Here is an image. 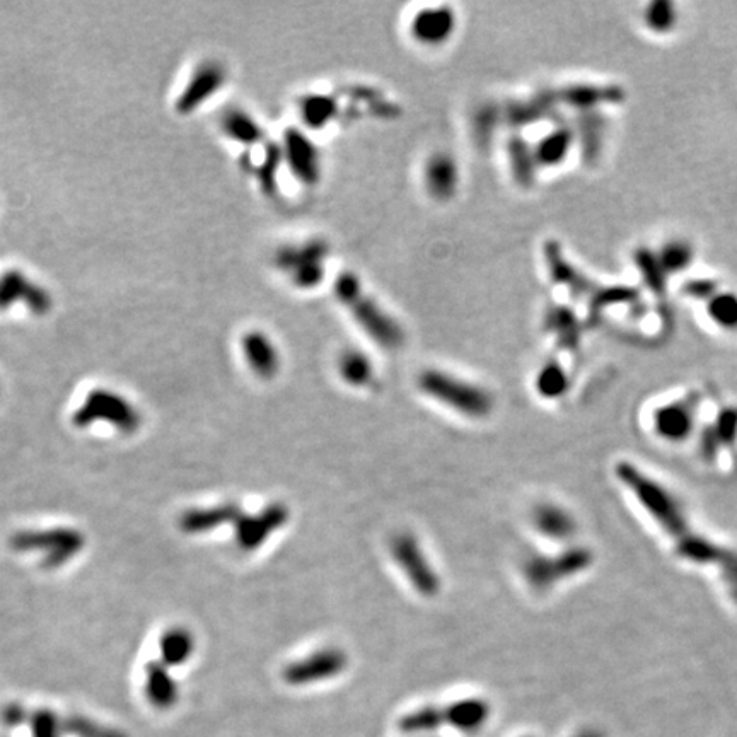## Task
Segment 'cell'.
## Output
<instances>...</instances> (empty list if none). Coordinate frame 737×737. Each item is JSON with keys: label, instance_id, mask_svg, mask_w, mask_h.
Here are the masks:
<instances>
[{"label": "cell", "instance_id": "cell-1", "mask_svg": "<svg viewBox=\"0 0 737 737\" xmlns=\"http://www.w3.org/2000/svg\"><path fill=\"white\" fill-rule=\"evenodd\" d=\"M333 296L345 308L360 331L371 338V342L384 350H398L405 345L407 333L383 304L366 291L359 275L354 272L338 273L333 280Z\"/></svg>", "mask_w": 737, "mask_h": 737}, {"label": "cell", "instance_id": "cell-2", "mask_svg": "<svg viewBox=\"0 0 737 737\" xmlns=\"http://www.w3.org/2000/svg\"><path fill=\"white\" fill-rule=\"evenodd\" d=\"M422 395L441 403L461 417L482 420L492 415L495 407L494 395L482 384L456 376L442 369H425L417 378Z\"/></svg>", "mask_w": 737, "mask_h": 737}, {"label": "cell", "instance_id": "cell-3", "mask_svg": "<svg viewBox=\"0 0 737 737\" xmlns=\"http://www.w3.org/2000/svg\"><path fill=\"white\" fill-rule=\"evenodd\" d=\"M594 555L586 546H567L557 553H538L523 563L524 581L533 591H550L557 584L574 579L591 569Z\"/></svg>", "mask_w": 737, "mask_h": 737}, {"label": "cell", "instance_id": "cell-4", "mask_svg": "<svg viewBox=\"0 0 737 737\" xmlns=\"http://www.w3.org/2000/svg\"><path fill=\"white\" fill-rule=\"evenodd\" d=\"M330 246L323 239H306L282 246L275 253V267L296 289L313 291L326 280Z\"/></svg>", "mask_w": 737, "mask_h": 737}, {"label": "cell", "instance_id": "cell-5", "mask_svg": "<svg viewBox=\"0 0 737 737\" xmlns=\"http://www.w3.org/2000/svg\"><path fill=\"white\" fill-rule=\"evenodd\" d=\"M389 555L413 591L422 598H436L441 592V575L412 531H400L391 538Z\"/></svg>", "mask_w": 737, "mask_h": 737}, {"label": "cell", "instance_id": "cell-6", "mask_svg": "<svg viewBox=\"0 0 737 737\" xmlns=\"http://www.w3.org/2000/svg\"><path fill=\"white\" fill-rule=\"evenodd\" d=\"M349 668V654L340 647L330 645L314 650L302 659L291 662L284 669L285 683L292 686H309L337 678Z\"/></svg>", "mask_w": 737, "mask_h": 737}, {"label": "cell", "instance_id": "cell-7", "mask_svg": "<svg viewBox=\"0 0 737 737\" xmlns=\"http://www.w3.org/2000/svg\"><path fill=\"white\" fill-rule=\"evenodd\" d=\"M280 149L285 166L299 183L304 186H316L320 183L323 176L320 147L316 146V142L304 130L287 128Z\"/></svg>", "mask_w": 737, "mask_h": 737}, {"label": "cell", "instance_id": "cell-8", "mask_svg": "<svg viewBox=\"0 0 737 737\" xmlns=\"http://www.w3.org/2000/svg\"><path fill=\"white\" fill-rule=\"evenodd\" d=\"M227 82V70L217 60H204L193 69L185 86L176 98L175 108L180 115H193L207 105L215 94L221 93Z\"/></svg>", "mask_w": 737, "mask_h": 737}, {"label": "cell", "instance_id": "cell-9", "mask_svg": "<svg viewBox=\"0 0 737 737\" xmlns=\"http://www.w3.org/2000/svg\"><path fill=\"white\" fill-rule=\"evenodd\" d=\"M456 30H458V14L449 4L420 7L408 23L410 38L425 48L444 47L453 40Z\"/></svg>", "mask_w": 737, "mask_h": 737}, {"label": "cell", "instance_id": "cell-10", "mask_svg": "<svg viewBox=\"0 0 737 737\" xmlns=\"http://www.w3.org/2000/svg\"><path fill=\"white\" fill-rule=\"evenodd\" d=\"M12 306H24L41 316L52 309L53 301L50 292L30 275L19 268H9L0 273V311H9Z\"/></svg>", "mask_w": 737, "mask_h": 737}, {"label": "cell", "instance_id": "cell-11", "mask_svg": "<svg viewBox=\"0 0 737 737\" xmlns=\"http://www.w3.org/2000/svg\"><path fill=\"white\" fill-rule=\"evenodd\" d=\"M424 188L436 202H449L459 192L461 168L458 159L447 151H437L425 159L422 171Z\"/></svg>", "mask_w": 737, "mask_h": 737}, {"label": "cell", "instance_id": "cell-12", "mask_svg": "<svg viewBox=\"0 0 737 737\" xmlns=\"http://www.w3.org/2000/svg\"><path fill=\"white\" fill-rule=\"evenodd\" d=\"M241 350L251 371L258 378L272 379L279 374L282 357L277 343L262 330L244 333L241 338Z\"/></svg>", "mask_w": 737, "mask_h": 737}, {"label": "cell", "instance_id": "cell-13", "mask_svg": "<svg viewBox=\"0 0 737 737\" xmlns=\"http://www.w3.org/2000/svg\"><path fill=\"white\" fill-rule=\"evenodd\" d=\"M531 524L546 540L565 543L577 533V521L569 509L553 502H541L531 512Z\"/></svg>", "mask_w": 737, "mask_h": 737}, {"label": "cell", "instance_id": "cell-14", "mask_svg": "<svg viewBox=\"0 0 737 737\" xmlns=\"http://www.w3.org/2000/svg\"><path fill=\"white\" fill-rule=\"evenodd\" d=\"M695 425V401H674L657 408L654 413V429L657 436L666 441H685Z\"/></svg>", "mask_w": 737, "mask_h": 737}, {"label": "cell", "instance_id": "cell-15", "mask_svg": "<svg viewBox=\"0 0 737 737\" xmlns=\"http://www.w3.org/2000/svg\"><path fill=\"white\" fill-rule=\"evenodd\" d=\"M101 417H110L111 422H117L122 427L134 425L137 420L134 408L120 396L110 391H93L79 412V420L88 422L91 418Z\"/></svg>", "mask_w": 737, "mask_h": 737}, {"label": "cell", "instance_id": "cell-16", "mask_svg": "<svg viewBox=\"0 0 737 737\" xmlns=\"http://www.w3.org/2000/svg\"><path fill=\"white\" fill-rule=\"evenodd\" d=\"M490 705L483 698H461L444 707L447 726L461 732L480 731L490 719Z\"/></svg>", "mask_w": 737, "mask_h": 737}, {"label": "cell", "instance_id": "cell-17", "mask_svg": "<svg viewBox=\"0 0 737 737\" xmlns=\"http://www.w3.org/2000/svg\"><path fill=\"white\" fill-rule=\"evenodd\" d=\"M337 374L349 388H369L376 379V366L364 350L349 347L338 354Z\"/></svg>", "mask_w": 737, "mask_h": 737}, {"label": "cell", "instance_id": "cell-18", "mask_svg": "<svg viewBox=\"0 0 737 737\" xmlns=\"http://www.w3.org/2000/svg\"><path fill=\"white\" fill-rule=\"evenodd\" d=\"M222 132L227 139L243 147L262 146L265 130L251 113L243 108H229L221 118Z\"/></svg>", "mask_w": 737, "mask_h": 737}, {"label": "cell", "instance_id": "cell-19", "mask_svg": "<svg viewBox=\"0 0 737 737\" xmlns=\"http://www.w3.org/2000/svg\"><path fill=\"white\" fill-rule=\"evenodd\" d=\"M287 521H289V509L282 504L270 505L262 514L250 517L239 529L244 548L246 546L256 548L262 545L270 534L282 528Z\"/></svg>", "mask_w": 737, "mask_h": 737}, {"label": "cell", "instance_id": "cell-20", "mask_svg": "<svg viewBox=\"0 0 737 737\" xmlns=\"http://www.w3.org/2000/svg\"><path fill=\"white\" fill-rule=\"evenodd\" d=\"M574 147V134L569 128L558 127L543 135L533 147L538 168H557L565 163Z\"/></svg>", "mask_w": 737, "mask_h": 737}, {"label": "cell", "instance_id": "cell-21", "mask_svg": "<svg viewBox=\"0 0 737 737\" xmlns=\"http://www.w3.org/2000/svg\"><path fill=\"white\" fill-rule=\"evenodd\" d=\"M338 115V101L331 94H308L299 101V117L306 127L320 130Z\"/></svg>", "mask_w": 737, "mask_h": 737}, {"label": "cell", "instance_id": "cell-22", "mask_svg": "<svg viewBox=\"0 0 737 737\" xmlns=\"http://www.w3.org/2000/svg\"><path fill=\"white\" fill-rule=\"evenodd\" d=\"M534 389L545 400H558L569 393V372L557 360H548L534 378Z\"/></svg>", "mask_w": 737, "mask_h": 737}, {"label": "cell", "instance_id": "cell-23", "mask_svg": "<svg viewBox=\"0 0 737 737\" xmlns=\"http://www.w3.org/2000/svg\"><path fill=\"white\" fill-rule=\"evenodd\" d=\"M282 164H284V159H282V149L279 144H268V146H263L262 156L251 168L262 192L268 197H273L277 193V183H279L277 178H279V169Z\"/></svg>", "mask_w": 737, "mask_h": 737}, {"label": "cell", "instance_id": "cell-24", "mask_svg": "<svg viewBox=\"0 0 737 737\" xmlns=\"http://www.w3.org/2000/svg\"><path fill=\"white\" fill-rule=\"evenodd\" d=\"M446 724L444 719V707H420L413 712H408L403 719L400 720L401 731L408 734H422V732H432Z\"/></svg>", "mask_w": 737, "mask_h": 737}, {"label": "cell", "instance_id": "cell-25", "mask_svg": "<svg viewBox=\"0 0 737 737\" xmlns=\"http://www.w3.org/2000/svg\"><path fill=\"white\" fill-rule=\"evenodd\" d=\"M708 318L722 330H737V294L717 292L707 306Z\"/></svg>", "mask_w": 737, "mask_h": 737}, {"label": "cell", "instance_id": "cell-26", "mask_svg": "<svg viewBox=\"0 0 737 737\" xmlns=\"http://www.w3.org/2000/svg\"><path fill=\"white\" fill-rule=\"evenodd\" d=\"M693 256H695V251L690 243L674 239L664 244V248L657 255V260L661 263L664 272L678 273L690 267Z\"/></svg>", "mask_w": 737, "mask_h": 737}, {"label": "cell", "instance_id": "cell-27", "mask_svg": "<svg viewBox=\"0 0 737 737\" xmlns=\"http://www.w3.org/2000/svg\"><path fill=\"white\" fill-rule=\"evenodd\" d=\"M644 21L650 31L664 35L674 30V26L678 23V12L671 2H652L645 9Z\"/></svg>", "mask_w": 737, "mask_h": 737}, {"label": "cell", "instance_id": "cell-28", "mask_svg": "<svg viewBox=\"0 0 737 737\" xmlns=\"http://www.w3.org/2000/svg\"><path fill=\"white\" fill-rule=\"evenodd\" d=\"M147 697L159 707H169L176 700V686L168 674L152 669L147 676Z\"/></svg>", "mask_w": 737, "mask_h": 737}, {"label": "cell", "instance_id": "cell-29", "mask_svg": "<svg viewBox=\"0 0 737 737\" xmlns=\"http://www.w3.org/2000/svg\"><path fill=\"white\" fill-rule=\"evenodd\" d=\"M511 163L512 171L521 183L531 181L534 169L538 168L534 161L533 147L526 146L523 140H519L511 147Z\"/></svg>", "mask_w": 737, "mask_h": 737}, {"label": "cell", "instance_id": "cell-30", "mask_svg": "<svg viewBox=\"0 0 737 737\" xmlns=\"http://www.w3.org/2000/svg\"><path fill=\"white\" fill-rule=\"evenodd\" d=\"M193 649V644L190 642V637L185 632H175L168 635L166 639H163V654L169 662H183L185 661L190 650Z\"/></svg>", "mask_w": 737, "mask_h": 737}, {"label": "cell", "instance_id": "cell-31", "mask_svg": "<svg viewBox=\"0 0 737 737\" xmlns=\"http://www.w3.org/2000/svg\"><path fill=\"white\" fill-rule=\"evenodd\" d=\"M688 292L693 297H707L708 302L717 294V287H715L714 282H705V280L703 282H691Z\"/></svg>", "mask_w": 737, "mask_h": 737}, {"label": "cell", "instance_id": "cell-32", "mask_svg": "<svg viewBox=\"0 0 737 737\" xmlns=\"http://www.w3.org/2000/svg\"><path fill=\"white\" fill-rule=\"evenodd\" d=\"M575 737H603L599 732L596 731H582L581 734H577Z\"/></svg>", "mask_w": 737, "mask_h": 737}]
</instances>
